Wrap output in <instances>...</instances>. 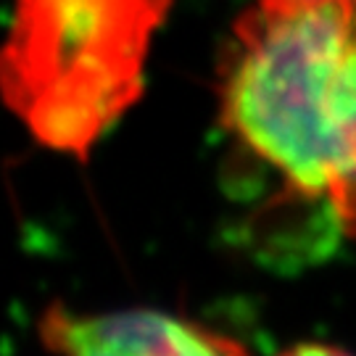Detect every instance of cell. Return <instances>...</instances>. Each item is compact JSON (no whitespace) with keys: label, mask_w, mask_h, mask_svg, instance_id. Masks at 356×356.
<instances>
[{"label":"cell","mask_w":356,"mask_h":356,"mask_svg":"<svg viewBox=\"0 0 356 356\" xmlns=\"http://www.w3.org/2000/svg\"><path fill=\"white\" fill-rule=\"evenodd\" d=\"M219 122L356 241V0H254L216 66Z\"/></svg>","instance_id":"obj_1"},{"label":"cell","mask_w":356,"mask_h":356,"mask_svg":"<svg viewBox=\"0 0 356 356\" xmlns=\"http://www.w3.org/2000/svg\"><path fill=\"white\" fill-rule=\"evenodd\" d=\"M172 0H13L3 98L45 148L88 159L138 103Z\"/></svg>","instance_id":"obj_2"},{"label":"cell","mask_w":356,"mask_h":356,"mask_svg":"<svg viewBox=\"0 0 356 356\" xmlns=\"http://www.w3.org/2000/svg\"><path fill=\"white\" fill-rule=\"evenodd\" d=\"M280 356H351L348 351L338 348V346H327V343H301L293 346L288 351H282Z\"/></svg>","instance_id":"obj_4"},{"label":"cell","mask_w":356,"mask_h":356,"mask_svg":"<svg viewBox=\"0 0 356 356\" xmlns=\"http://www.w3.org/2000/svg\"><path fill=\"white\" fill-rule=\"evenodd\" d=\"M40 338L56 356H248L235 338L156 309L76 314L53 304Z\"/></svg>","instance_id":"obj_3"}]
</instances>
